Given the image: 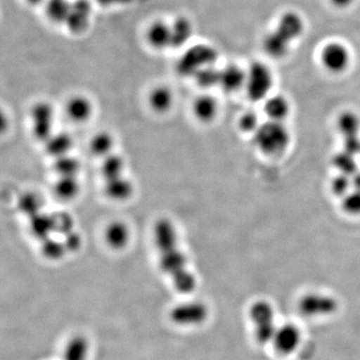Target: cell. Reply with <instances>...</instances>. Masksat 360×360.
Returning <instances> with one entry per match:
<instances>
[{
	"instance_id": "obj_30",
	"label": "cell",
	"mask_w": 360,
	"mask_h": 360,
	"mask_svg": "<svg viewBox=\"0 0 360 360\" xmlns=\"http://www.w3.org/2000/svg\"><path fill=\"white\" fill-rule=\"evenodd\" d=\"M70 7L71 2L68 0H49L46 4L47 16L54 22L65 23Z\"/></svg>"
},
{
	"instance_id": "obj_14",
	"label": "cell",
	"mask_w": 360,
	"mask_h": 360,
	"mask_svg": "<svg viewBox=\"0 0 360 360\" xmlns=\"http://www.w3.org/2000/svg\"><path fill=\"white\" fill-rule=\"evenodd\" d=\"M66 113L71 122L77 123L89 122L94 113V105L87 97L72 96L66 103Z\"/></svg>"
},
{
	"instance_id": "obj_4",
	"label": "cell",
	"mask_w": 360,
	"mask_h": 360,
	"mask_svg": "<svg viewBox=\"0 0 360 360\" xmlns=\"http://www.w3.org/2000/svg\"><path fill=\"white\" fill-rule=\"evenodd\" d=\"M250 317L257 343L262 345L271 343L278 328L276 323L274 305L266 300H257L250 307Z\"/></svg>"
},
{
	"instance_id": "obj_39",
	"label": "cell",
	"mask_w": 360,
	"mask_h": 360,
	"mask_svg": "<svg viewBox=\"0 0 360 360\" xmlns=\"http://www.w3.org/2000/svg\"><path fill=\"white\" fill-rule=\"evenodd\" d=\"M99 4L103 6H115V4H129L132 0H96Z\"/></svg>"
},
{
	"instance_id": "obj_33",
	"label": "cell",
	"mask_w": 360,
	"mask_h": 360,
	"mask_svg": "<svg viewBox=\"0 0 360 360\" xmlns=\"http://www.w3.org/2000/svg\"><path fill=\"white\" fill-rule=\"evenodd\" d=\"M196 84L202 89H212L219 85L220 70H215L213 66H207L198 71L195 75Z\"/></svg>"
},
{
	"instance_id": "obj_21",
	"label": "cell",
	"mask_w": 360,
	"mask_h": 360,
	"mask_svg": "<svg viewBox=\"0 0 360 360\" xmlns=\"http://www.w3.org/2000/svg\"><path fill=\"white\" fill-rule=\"evenodd\" d=\"M89 356V342L82 335H75L66 342L63 349V360H87Z\"/></svg>"
},
{
	"instance_id": "obj_36",
	"label": "cell",
	"mask_w": 360,
	"mask_h": 360,
	"mask_svg": "<svg viewBox=\"0 0 360 360\" xmlns=\"http://www.w3.org/2000/svg\"><path fill=\"white\" fill-rule=\"evenodd\" d=\"M258 116L253 112H246L239 120V129L246 134H255L262 123L258 122Z\"/></svg>"
},
{
	"instance_id": "obj_40",
	"label": "cell",
	"mask_w": 360,
	"mask_h": 360,
	"mask_svg": "<svg viewBox=\"0 0 360 360\" xmlns=\"http://www.w3.org/2000/svg\"><path fill=\"white\" fill-rule=\"evenodd\" d=\"M352 189H356V191H360V172H355L354 175H352Z\"/></svg>"
},
{
	"instance_id": "obj_19",
	"label": "cell",
	"mask_w": 360,
	"mask_h": 360,
	"mask_svg": "<svg viewBox=\"0 0 360 360\" xmlns=\"http://www.w3.org/2000/svg\"><path fill=\"white\" fill-rule=\"evenodd\" d=\"M219 104L212 96H200L193 103V113L201 122H210L217 117Z\"/></svg>"
},
{
	"instance_id": "obj_1",
	"label": "cell",
	"mask_w": 360,
	"mask_h": 360,
	"mask_svg": "<svg viewBox=\"0 0 360 360\" xmlns=\"http://www.w3.org/2000/svg\"><path fill=\"white\" fill-rule=\"evenodd\" d=\"M153 239L161 271L169 277L174 290L182 295L193 292L198 279L189 269L188 259L180 246L179 231L174 222L158 219L153 227Z\"/></svg>"
},
{
	"instance_id": "obj_13",
	"label": "cell",
	"mask_w": 360,
	"mask_h": 360,
	"mask_svg": "<svg viewBox=\"0 0 360 360\" xmlns=\"http://www.w3.org/2000/svg\"><path fill=\"white\" fill-rule=\"evenodd\" d=\"M146 40L153 49L162 51L172 47V28L162 20L151 23L146 32Z\"/></svg>"
},
{
	"instance_id": "obj_15",
	"label": "cell",
	"mask_w": 360,
	"mask_h": 360,
	"mask_svg": "<svg viewBox=\"0 0 360 360\" xmlns=\"http://www.w3.org/2000/svg\"><path fill=\"white\" fill-rule=\"evenodd\" d=\"M129 227L124 222L113 221L106 226L104 238L113 250H122L129 245L130 240Z\"/></svg>"
},
{
	"instance_id": "obj_24",
	"label": "cell",
	"mask_w": 360,
	"mask_h": 360,
	"mask_svg": "<svg viewBox=\"0 0 360 360\" xmlns=\"http://www.w3.org/2000/svg\"><path fill=\"white\" fill-rule=\"evenodd\" d=\"M264 111L269 116V120L283 122L284 120L290 115V104L283 96H271L266 99Z\"/></svg>"
},
{
	"instance_id": "obj_35",
	"label": "cell",
	"mask_w": 360,
	"mask_h": 360,
	"mask_svg": "<svg viewBox=\"0 0 360 360\" xmlns=\"http://www.w3.org/2000/svg\"><path fill=\"white\" fill-rule=\"evenodd\" d=\"M341 207L343 212L352 217L360 215V191L352 189L345 198H341Z\"/></svg>"
},
{
	"instance_id": "obj_3",
	"label": "cell",
	"mask_w": 360,
	"mask_h": 360,
	"mask_svg": "<svg viewBox=\"0 0 360 360\" xmlns=\"http://www.w3.org/2000/svg\"><path fill=\"white\" fill-rule=\"evenodd\" d=\"M253 135L255 146L266 155H281L290 146V131L283 122L269 120L262 123Z\"/></svg>"
},
{
	"instance_id": "obj_22",
	"label": "cell",
	"mask_w": 360,
	"mask_h": 360,
	"mask_svg": "<svg viewBox=\"0 0 360 360\" xmlns=\"http://www.w3.org/2000/svg\"><path fill=\"white\" fill-rule=\"evenodd\" d=\"M44 143L47 153L56 158L70 155L73 144L70 135L65 132H54Z\"/></svg>"
},
{
	"instance_id": "obj_18",
	"label": "cell",
	"mask_w": 360,
	"mask_h": 360,
	"mask_svg": "<svg viewBox=\"0 0 360 360\" xmlns=\"http://www.w3.org/2000/svg\"><path fill=\"white\" fill-rule=\"evenodd\" d=\"M246 75L245 71L236 65H229L220 71L219 86L225 92L232 94L243 89L245 85Z\"/></svg>"
},
{
	"instance_id": "obj_10",
	"label": "cell",
	"mask_w": 360,
	"mask_h": 360,
	"mask_svg": "<svg viewBox=\"0 0 360 360\" xmlns=\"http://www.w3.org/2000/svg\"><path fill=\"white\" fill-rule=\"evenodd\" d=\"M302 330L295 324L284 323L276 329L271 345L277 354L288 356L295 354L302 343Z\"/></svg>"
},
{
	"instance_id": "obj_37",
	"label": "cell",
	"mask_w": 360,
	"mask_h": 360,
	"mask_svg": "<svg viewBox=\"0 0 360 360\" xmlns=\"http://www.w3.org/2000/svg\"><path fill=\"white\" fill-rule=\"evenodd\" d=\"M343 142V150L356 156L360 155V135L357 136L347 137Z\"/></svg>"
},
{
	"instance_id": "obj_27",
	"label": "cell",
	"mask_w": 360,
	"mask_h": 360,
	"mask_svg": "<svg viewBox=\"0 0 360 360\" xmlns=\"http://www.w3.org/2000/svg\"><path fill=\"white\" fill-rule=\"evenodd\" d=\"M18 207L20 212L27 217L28 219L39 214L42 212L44 200L37 193H25L20 196L18 201Z\"/></svg>"
},
{
	"instance_id": "obj_26",
	"label": "cell",
	"mask_w": 360,
	"mask_h": 360,
	"mask_svg": "<svg viewBox=\"0 0 360 360\" xmlns=\"http://www.w3.org/2000/svg\"><path fill=\"white\" fill-rule=\"evenodd\" d=\"M338 129L343 139L360 134V117L352 111H345L338 118Z\"/></svg>"
},
{
	"instance_id": "obj_20",
	"label": "cell",
	"mask_w": 360,
	"mask_h": 360,
	"mask_svg": "<svg viewBox=\"0 0 360 360\" xmlns=\"http://www.w3.org/2000/svg\"><path fill=\"white\" fill-rule=\"evenodd\" d=\"M174 94L167 86L155 87L149 92L148 104L155 112H167L174 105Z\"/></svg>"
},
{
	"instance_id": "obj_42",
	"label": "cell",
	"mask_w": 360,
	"mask_h": 360,
	"mask_svg": "<svg viewBox=\"0 0 360 360\" xmlns=\"http://www.w3.org/2000/svg\"><path fill=\"white\" fill-rule=\"evenodd\" d=\"M28 2H30V4H39L40 1H42V0H27Z\"/></svg>"
},
{
	"instance_id": "obj_31",
	"label": "cell",
	"mask_w": 360,
	"mask_h": 360,
	"mask_svg": "<svg viewBox=\"0 0 360 360\" xmlns=\"http://www.w3.org/2000/svg\"><path fill=\"white\" fill-rule=\"evenodd\" d=\"M40 250H41L44 257L47 259L52 260V262L60 260L68 252L65 243L53 238L52 236L41 241V248Z\"/></svg>"
},
{
	"instance_id": "obj_23",
	"label": "cell",
	"mask_w": 360,
	"mask_h": 360,
	"mask_svg": "<svg viewBox=\"0 0 360 360\" xmlns=\"http://www.w3.org/2000/svg\"><path fill=\"white\" fill-rule=\"evenodd\" d=\"M172 47H179L186 45L191 39L193 33V23L186 16H179L172 25Z\"/></svg>"
},
{
	"instance_id": "obj_25",
	"label": "cell",
	"mask_w": 360,
	"mask_h": 360,
	"mask_svg": "<svg viewBox=\"0 0 360 360\" xmlns=\"http://www.w3.org/2000/svg\"><path fill=\"white\" fill-rule=\"evenodd\" d=\"M80 191L77 176H58L54 184V193L63 200H71L77 198Z\"/></svg>"
},
{
	"instance_id": "obj_12",
	"label": "cell",
	"mask_w": 360,
	"mask_h": 360,
	"mask_svg": "<svg viewBox=\"0 0 360 360\" xmlns=\"http://www.w3.org/2000/svg\"><path fill=\"white\" fill-rule=\"evenodd\" d=\"M322 63L331 72H342L349 63V53L347 47L340 44H328L322 51Z\"/></svg>"
},
{
	"instance_id": "obj_32",
	"label": "cell",
	"mask_w": 360,
	"mask_h": 360,
	"mask_svg": "<svg viewBox=\"0 0 360 360\" xmlns=\"http://www.w3.org/2000/svg\"><path fill=\"white\" fill-rule=\"evenodd\" d=\"M54 170L58 176H77L80 170V162L70 155L56 158Z\"/></svg>"
},
{
	"instance_id": "obj_9",
	"label": "cell",
	"mask_w": 360,
	"mask_h": 360,
	"mask_svg": "<svg viewBox=\"0 0 360 360\" xmlns=\"http://www.w3.org/2000/svg\"><path fill=\"white\" fill-rule=\"evenodd\" d=\"M32 134L35 139L45 142L54 134V110L51 104L40 101L32 106Z\"/></svg>"
},
{
	"instance_id": "obj_28",
	"label": "cell",
	"mask_w": 360,
	"mask_h": 360,
	"mask_svg": "<svg viewBox=\"0 0 360 360\" xmlns=\"http://www.w3.org/2000/svg\"><path fill=\"white\" fill-rule=\"evenodd\" d=\"M90 149L92 153H94L99 158H106V156L115 153V139L112 135L108 132H99L94 135L91 142H90Z\"/></svg>"
},
{
	"instance_id": "obj_38",
	"label": "cell",
	"mask_w": 360,
	"mask_h": 360,
	"mask_svg": "<svg viewBox=\"0 0 360 360\" xmlns=\"http://www.w3.org/2000/svg\"><path fill=\"white\" fill-rule=\"evenodd\" d=\"M9 117L6 111L0 108V135L6 134L9 129Z\"/></svg>"
},
{
	"instance_id": "obj_41",
	"label": "cell",
	"mask_w": 360,
	"mask_h": 360,
	"mask_svg": "<svg viewBox=\"0 0 360 360\" xmlns=\"http://www.w3.org/2000/svg\"><path fill=\"white\" fill-rule=\"evenodd\" d=\"M333 4L338 7H347L354 2V0H331Z\"/></svg>"
},
{
	"instance_id": "obj_2",
	"label": "cell",
	"mask_w": 360,
	"mask_h": 360,
	"mask_svg": "<svg viewBox=\"0 0 360 360\" xmlns=\"http://www.w3.org/2000/svg\"><path fill=\"white\" fill-rule=\"evenodd\" d=\"M303 32V21L298 14H283L276 30L264 40V49L271 58H283L290 49L291 42L298 39Z\"/></svg>"
},
{
	"instance_id": "obj_7",
	"label": "cell",
	"mask_w": 360,
	"mask_h": 360,
	"mask_svg": "<svg viewBox=\"0 0 360 360\" xmlns=\"http://www.w3.org/2000/svg\"><path fill=\"white\" fill-rule=\"evenodd\" d=\"M338 309V300L333 296L316 291L305 293L298 302L300 314L311 319L330 316Z\"/></svg>"
},
{
	"instance_id": "obj_29",
	"label": "cell",
	"mask_w": 360,
	"mask_h": 360,
	"mask_svg": "<svg viewBox=\"0 0 360 360\" xmlns=\"http://www.w3.org/2000/svg\"><path fill=\"white\" fill-rule=\"evenodd\" d=\"M333 165L338 170V174L349 175V176L359 172L355 155L345 150L335 153L333 158Z\"/></svg>"
},
{
	"instance_id": "obj_5",
	"label": "cell",
	"mask_w": 360,
	"mask_h": 360,
	"mask_svg": "<svg viewBox=\"0 0 360 360\" xmlns=\"http://www.w3.org/2000/svg\"><path fill=\"white\" fill-rule=\"evenodd\" d=\"M219 59V52L214 47L207 44H198L187 49L177 61L176 70L180 75L191 77L198 71L213 63Z\"/></svg>"
},
{
	"instance_id": "obj_16",
	"label": "cell",
	"mask_w": 360,
	"mask_h": 360,
	"mask_svg": "<svg viewBox=\"0 0 360 360\" xmlns=\"http://www.w3.org/2000/svg\"><path fill=\"white\" fill-rule=\"evenodd\" d=\"M103 186L104 193L112 200H127L134 194V184L127 175L104 181Z\"/></svg>"
},
{
	"instance_id": "obj_17",
	"label": "cell",
	"mask_w": 360,
	"mask_h": 360,
	"mask_svg": "<svg viewBox=\"0 0 360 360\" xmlns=\"http://www.w3.org/2000/svg\"><path fill=\"white\" fill-rule=\"evenodd\" d=\"M30 231L35 238L40 241L51 238L56 233V219L54 213L39 212L30 219Z\"/></svg>"
},
{
	"instance_id": "obj_11",
	"label": "cell",
	"mask_w": 360,
	"mask_h": 360,
	"mask_svg": "<svg viewBox=\"0 0 360 360\" xmlns=\"http://www.w3.org/2000/svg\"><path fill=\"white\" fill-rule=\"evenodd\" d=\"M92 7L89 0H75L71 2L70 14L65 25L73 33L84 32L89 27Z\"/></svg>"
},
{
	"instance_id": "obj_34",
	"label": "cell",
	"mask_w": 360,
	"mask_h": 360,
	"mask_svg": "<svg viewBox=\"0 0 360 360\" xmlns=\"http://www.w3.org/2000/svg\"><path fill=\"white\" fill-rule=\"evenodd\" d=\"M331 193L338 198H343L352 191V177L349 175L338 174L330 182Z\"/></svg>"
},
{
	"instance_id": "obj_8",
	"label": "cell",
	"mask_w": 360,
	"mask_h": 360,
	"mask_svg": "<svg viewBox=\"0 0 360 360\" xmlns=\"http://www.w3.org/2000/svg\"><path fill=\"white\" fill-rule=\"evenodd\" d=\"M208 307L205 303L191 300L175 305L170 310L169 317L176 326L182 328H193L201 326L208 319Z\"/></svg>"
},
{
	"instance_id": "obj_6",
	"label": "cell",
	"mask_w": 360,
	"mask_h": 360,
	"mask_svg": "<svg viewBox=\"0 0 360 360\" xmlns=\"http://www.w3.org/2000/svg\"><path fill=\"white\" fill-rule=\"evenodd\" d=\"M274 79L266 65L260 63H253L246 75L245 89L250 101H262L267 98L271 90Z\"/></svg>"
}]
</instances>
